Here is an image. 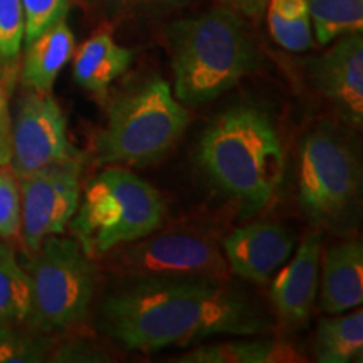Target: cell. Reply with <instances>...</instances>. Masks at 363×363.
I'll use <instances>...</instances> for the list:
<instances>
[{
  "mask_svg": "<svg viewBox=\"0 0 363 363\" xmlns=\"http://www.w3.org/2000/svg\"><path fill=\"white\" fill-rule=\"evenodd\" d=\"M311 78L318 93L333 104L345 123H363V38L345 34L313 61Z\"/></svg>",
  "mask_w": 363,
  "mask_h": 363,
  "instance_id": "obj_11",
  "label": "cell"
},
{
  "mask_svg": "<svg viewBox=\"0 0 363 363\" xmlns=\"http://www.w3.org/2000/svg\"><path fill=\"white\" fill-rule=\"evenodd\" d=\"M174 96L201 106L234 88L262 65V56L239 13L216 7L167 27Z\"/></svg>",
  "mask_w": 363,
  "mask_h": 363,
  "instance_id": "obj_2",
  "label": "cell"
},
{
  "mask_svg": "<svg viewBox=\"0 0 363 363\" xmlns=\"http://www.w3.org/2000/svg\"><path fill=\"white\" fill-rule=\"evenodd\" d=\"M16 326H0V363H35L51 358L52 343L48 335L34 330L22 331Z\"/></svg>",
  "mask_w": 363,
  "mask_h": 363,
  "instance_id": "obj_23",
  "label": "cell"
},
{
  "mask_svg": "<svg viewBox=\"0 0 363 363\" xmlns=\"http://www.w3.org/2000/svg\"><path fill=\"white\" fill-rule=\"evenodd\" d=\"M163 216L165 203L155 187L130 170L108 169L86 184L69 230L86 256L98 261L155 233Z\"/></svg>",
  "mask_w": 363,
  "mask_h": 363,
  "instance_id": "obj_4",
  "label": "cell"
},
{
  "mask_svg": "<svg viewBox=\"0 0 363 363\" xmlns=\"http://www.w3.org/2000/svg\"><path fill=\"white\" fill-rule=\"evenodd\" d=\"M298 199L316 227L345 229L357 212L362 170L357 153L330 121L308 131L299 147Z\"/></svg>",
  "mask_w": 363,
  "mask_h": 363,
  "instance_id": "obj_7",
  "label": "cell"
},
{
  "mask_svg": "<svg viewBox=\"0 0 363 363\" xmlns=\"http://www.w3.org/2000/svg\"><path fill=\"white\" fill-rule=\"evenodd\" d=\"M26 22V44L30 43L45 29L66 19L69 0H21Z\"/></svg>",
  "mask_w": 363,
  "mask_h": 363,
  "instance_id": "obj_25",
  "label": "cell"
},
{
  "mask_svg": "<svg viewBox=\"0 0 363 363\" xmlns=\"http://www.w3.org/2000/svg\"><path fill=\"white\" fill-rule=\"evenodd\" d=\"M30 310V281L12 249L0 247V326L26 323Z\"/></svg>",
  "mask_w": 363,
  "mask_h": 363,
  "instance_id": "obj_20",
  "label": "cell"
},
{
  "mask_svg": "<svg viewBox=\"0 0 363 363\" xmlns=\"http://www.w3.org/2000/svg\"><path fill=\"white\" fill-rule=\"evenodd\" d=\"M0 247H2V244H0Z\"/></svg>",
  "mask_w": 363,
  "mask_h": 363,
  "instance_id": "obj_31",
  "label": "cell"
},
{
  "mask_svg": "<svg viewBox=\"0 0 363 363\" xmlns=\"http://www.w3.org/2000/svg\"><path fill=\"white\" fill-rule=\"evenodd\" d=\"M323 235L313 229L301 240L296 254L281 267L271 286V301L281 320L291 328H301L315 306Z\"/></svg>",
  "mask_w": 363,
  "mask_h": 363,
  "instance_id": "obj_13",
  "label": "cell"
},
{
  "mask_svg": "<svg viewBox=\"0 0 363 363\" xmlns=\"http://www.w3.org/2000/svg\"><path fill=\"white\" fill-rule=\"evenodd\" d=\"M26 22L21 0H0V83L11 91L19 71Z\"/></svg>",
  "mask_w": 363,
  "mask_h": 363,
  "instance_id": "obj_22",
  "label": "cell"
},
{
  "mask_svg": "<svg viewBox=\"0 0 363 363\" xmlns=\"http://www.w3.org/2000/svg\"><path fill=\"white\" fill-rule=\"evenodd\" d=\"M189 113L170 84L152 78L113 99L104 128L94 138L99 165H148L184 135Z\"/></svg>",
  "mask_w": 363,
  "mask_h": 363,
  "instance_id": "obj_5",
  "label": "cell"
},
{
  "mask_svg": "<svg viewBox=\"0 0 363 363\" xmlns=\"http://www.w3.org/2000/svg\"><path fill=\"white\" fill-rule=\"evenodd\" d=\"M311 27L320 44L362 33L363 0H310Z\"/></svg>",
  "mask_w": 363,
  "mask_h": 363,
  "instance_id": "obj_21",
  "label": "cell"
},
{
  "mask_svg": "<svg viewBox=\"0 0 363 363\" xmlns=\"http://www.w3.org/2000/svg\"><path fill=\"white\" fill-rule=\"evenodd\" d=\"M296 247V235L286 225L256 222L239 227L222 240L229 271L256 284L269 283Z\"/></svg>",
  "mask_w": 363,
  "mask_h": 363,
  "instance_id": "obj_12",
  "label": "cell"
},
{
  "mask_svg": "<svg viewBox=\"0 0 363 363\" xmlns=\"http://www.w3.org/2000/svg\"><path fill=\"white\" fill-rule=\"evenodd\" d=\"M323 318L316 328L315 360L318 363H353L363 360V311Z\"/></svg>",
  "mask_w": 363,
  "mask_h": 363,
  "instance_id": "obj_18",
  "label": "cell"
},
{
  "mask_svg": "<svg viewBox=\"0 0 363 363\" xmlns=\"http://www.w3.org/2000/svg\"><path fill=\"white\" fill-rule=\"evenodd\" d=\"M113 274L125 281L207 279L227 281L224 254L203 235L177 230L147 235L103 257Z\"/></svg>",
  "mask_w": 363,
  "mask_h": 363,
  "instance_id": "obj_8",
  "label": "cell"
},
{
  "mask_svg": "<svg viewBox=\"0 0 363 363\" xmlns=\"http://www.w3.org/2000/svg\"><path fill=\"white\" fill-rule=\"evenodd\" d=\"M74 49V34L66 19L56 22L27 43L21 69L26 88L40 94H51L57 74L71 61Z\"/></svg>",
  "mask_w": 363,
  "mask_h": 363,
  "instance_id": "obj_15",
  "label": "cell"
},
{
  "mask_svg": "<svg viewBox=\"0 0 363 363\" xmlns=\"http://www.w3.org/2000/svg\"><path fill=\"white\" fill-rule=\"evenodd\" d=\"M22 224V203L19 177L11 167L0 169V238H19Z\"/></svg>",
  "mask_w": 363,
  "mask_h": 363,
  "instance_id": "obj_24",
  "label": "cell"
},
{
  "mask_svg": "<svg viewBox=\"0 0 363 363\" xmlns=\"http://www.w3.org/2000/svg\"><path fill=\"white\" fill-rule=\"evenodd\" d=\"M222 7L230 9L240 17H251V19H257L266 11L269 0H219Z\"/></svg>",
  "mask_w": 363,
  "mask_h": 363,
  "instance_id": "obj_28",
  "label": "cell"
},
{
  "mask_svg": "<svg viewBox=\"0 0 363 363\" xmlns=\"http://www.w3.org/2000/svg\"><path fill=\"white\" fill-rule=\"evenodd\" d=\"M11 133V169L19 179L57 163L84 158L67 138L66 116L51 94L29 91L19 104Z\"/></svg>",
  "mask_w": 363,
  "mask_h": 363,
  "instance_id": "obj_10",
  "label": "cell"
},
{
  "mask_svg": "<svg viewBox=\"0 0 363 363\" xmlns=\"http://www.w3.org/2000/svg\"><path fill=\"white\" fill-rule=\"evenodd\" d=\"M199 163L222 190L238 199L244 216L274 201L283 184L284 152L271 118L259 108H230L207 126Z\"/></svg>",
  "mask_w": 363,
  "mask_h": 363,
  "instance_id": "obj_3",
  "label": "cell"
},
{
  "mask_svg": "<svg viewBox=\"0 0 363 363\" xmlns=\"http://www.w3.org/2000/svg\"><path fill=\"white\" fill-rule=\"evenodd\" d=\"M303 357L289 343L274 338L230 340L201 345L184 353L180 363H284L301 362Z\"/></svg>",
  "mask_w": 363,
  "mask_h": 363,
  "instance_id": "obj_17",
  "label": "cell"
},
{
  "mask_svg": "<svg viewBox=\"0 0 363 363\" xmlns=\"http://www.w3.org/2000/svg\"><path fill=\"white\" fill-rule=\"evenodd\" d=\"M9 91L0 83V131H11V113H9Z\"/></svg>",
  "mask_w": 363,
  "mask_h": 363,
  "instance_id": "obj_29",
  "label": "cell"
},
{
  "mask_svg": "<svg viewBox=\"0 0 363 363\" xmlns=\"http://www.w3.org/2000/svg\"><path fill=\"white\" fill-rule=\"evenodd\" d=\"M51 362H76V363H99L110 362L108 353L89 340H71L62 343L51 353Z\"/></svg>",
  "mask_w": 363,
  "mask_h": 363,
  "instance_id": "obj_26",
  "label": "cell"
},
{
  "mask_svg": "<svg viewBox=\"0 0 363 363\" xmlns=\"http://www.w3.org/2000/svg\"><path fill=\"white\" fill-rule=\"evenodd\" d=\"M321 264L320 306L328 315L360 308L363 303V247L343 240L325 249Z\"/></svg>",
  "mask_w": 363,
  "mask_h": 363,
  "instance_id": "obj_14",
  "label": "cell"
},
{
  "mask_svg": "<svg viewBox=\"0 0 363 363\" xmlns=\"http://www.w3.org/2000/svg\"><path fill=\"white\" fill-rule=\"evenodd\" d=\"M12 162V133L0 131V169L11 165Z\"/></svg>",
  "mask_w": 363,
  "mask_h": 363,
  "instance_id": "obj_30",
  "label": "cell"
},
{
  "mask_svg": "<svg viewBox=\"0 0 363 363\" xmlns=\"http://www.w3.org/2000/svg\"><path fill=\"white\" fill-rule=\"evenodd\" d=\"M83 158L69 160L19 179L21 235L27 252H35L44 239L62 235L81 199Z\"/></svg>",
  "mask_w": 363,
  "mask_h": 363,
  "instance_id": "obj_9",
  "label": "cell"
},
{
  "mask_svg": "<svg viewBox=\"0 0 363 363\" xmlns=\"http://www.w3.org/2000/svg\"><path fill=\"white\" fill-rule=\"evenodd\" d=\"M266 11L272 39L281 48L293 52L311 48L310 0H269Z\"/></svg>",
  "mask_w": 363,
  "mask_h": 363,
  "instance_id": "obj_19",
  "label": "cell"
},
{
  "mask_svg": "<svg viewBox=\"0 0 363 363\" xmlns=\"http://www.w3.org/2000/svg\"><path fill=\"white\" fill-rule=\"evenodd\" d=\"M72 56L74 81L98 96L106 93L113 81L125 74L133 61V52L118 44L106 30L91 35L79 45L78 51L74 49Z\"/></svg>",
  "mask_w": 363,
  "mask_h": 363,
  "instance_id": "obj_16",
  "label": "cell"
},
{
  "mask_svg": "<svg viewBox=\"0 0 363 363\" xmlns=\"http://www.w3.org/2000/svg\"><path fill=\"white\" fill-rule=\"evenodd\" d=\"M271 323L256 303L227 281H128L106 294L98 330L126 350L153 353L214 337L264 333Z\"/></svg>",
  "mask_w": 363,
  "mask_h": 363,
  "instance_id": "obj_1",
  "label": "cell"
},
{
  "mask_svg": "<svg viewBox=\"0 0 363 363\" xmlns=\"http://www.w3.org/2000/svg\"><path fill=\"white\" fill-rule=\"evenodd\" d=\"M189 2L190 0H108V6L121 13H157L180 9Z\"/></svg>",
  "mask_w": 363,
  "mask_h": 363,
  "instance_id": "obj_27",
  "label": "cell"
},
{
  "mask_svg": "<svg viewBox=\"0 0 363 363\" xmlns=\"http://www.w3.org/2000/svg\"><path fill=\"white\" fill-rule=\"evenodd\" d=\"M30 310L26 323L39 333H56L88 316L98 284V267L74 238L51 235L30 254Z\"/></svg>",
  "mask_w": 363,
  "mask_h": 363,
  "instance_id": "obj_6",
  "label": "cell"
}]
</instances>
